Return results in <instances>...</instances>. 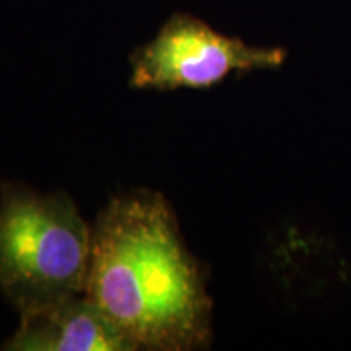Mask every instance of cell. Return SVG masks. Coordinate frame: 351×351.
Listing matches in <instances>:
<instances>
[{
  "label": "cell",
  "instance_id": "cell-4",
  "mask_svg": "<svg viewBox=\"0 0 351 351\" xmlns=\"http://www.w3.org/2000/svg\"><path fill=\"white\" fill-rule=\"evenodd\" d=\"M20 327L3 348L12 351H134L98 306L69 295L20 311Z\"/></svg>",
  "mask_w": 351,
  "mask_h": 351
},
{
  "label": "cell",
  "instance_id": "cell-2",
  "mask_svg": "<svg viewBox=\"0 0 351 351\" xmlns=\"http://www.w3.org/2000/svg\"><path fill=\"white\" fill-rule=\"evenodd\" d=\"M91 241L67 194L0 186V288L20 311L85 293Z\"/></svg>",
  "mask_w": 351,
  "mask_h": 351
},
{
  "label": "cell",
  "instance_id": "cell-1",
  "mask_svg": "<svg viewBox=\"0 0 351 351\" xmlns=\"http://www.w3.org/2000/svg\"><path fill=\"white\" fill-rule=\"evenodd\" d=\"M91 230L85 295L122 335L137 350L208 348L212 300L165 197H116Z\"/></svg>",
  "mask_w": 351,
  "mask_h": 351
},
{
  "label": "cell",
  "instance_id": "cell-3",
  "mask_svg": "<svg viewBox=\"0 0 351 351\" xmlns=\"http://www.w3.org/2000/svg\"><path fill=\"white\" fill-rule=\"evenodd\" d=\"M282 47L249 46L189 13H174L150 43L132 52L130 86L138 90L210 88L231 73L278 69Z\"/></svg>",
  "mask_w": 351,
  "mask_h": 351
}]
</instances>
